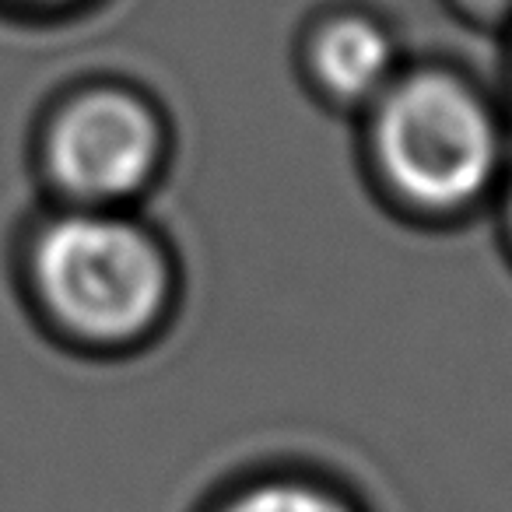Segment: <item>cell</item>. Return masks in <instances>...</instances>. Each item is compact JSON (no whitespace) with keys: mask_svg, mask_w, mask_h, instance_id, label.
Listing matches in <instances>:
<instances>
[{"mask_svg":"<svg viewBox=\"0 0 512 512\" xmlns=\"http://www.w3.org/2000/svg\"><path fill=\"white\" fill-rule=\"evenodd\" d=\"M376 155L393 190L428 207L474 200L502 155L488 106L449 74H418L386 92Z\"/></svg>","mask_w":512,"mask_h":512,"instance_id":"obj_2","label":"cell"},{"mask_svg":"<svg viewBox=\"0 0 512 512\" xmlns=\"http://www.w3.org/2000/svg\"><path fill=\"white\" fill-rule=\"evenodd\" d=\"M162 155V130L127 92H88L50 130V169L67 193L116 200L144 186Z\"/></svg>","mask_w":512,"mask_h":512,"instance_id":"obj_3","label":"cell"},{"mask_svg":"<svg viewBox=\"0 0 512 512\" xmlns=\"http://www.w3.org/2000/svg\"><path fill=\"white\" fill-rule=\"evenodd\" d=\"M313 64L320 81L341 99H365L390 78L393 43L376 22L341 18L316 39Z\"/></svg>","mask_w":512,"mask_h":512,"instance_id":"obj_5","label":"cell"},{"mask_svg":"<svg viewBox=\"0 0 512 512\" xmlns=\"http://www.w3.org/2000/svg\"><path fill=\"white\" fill-rule=\"evenodd\" d=\"M36 281L53 320L88 344L137 341L169 299L162 249L141 228L106 214H71L46 228Z\"/></svg>","mask_w":512,"mask_h":512,"instance_id":"obj_1","label":"cell"},{"mask_svg":"<svg viewBox=\"0 0 512 512\" xmlns=\"http://www.w3.org/2000/svg\"><path fill=\"white\" fill-rule=\"evenodd\" d=\"M197 512H376L362 491L330 470L267 463L221 481Z\"/></svg>","mask_w":512,"mask_h":512,"instance_id":"obj_4","label":"cell"}]
</instances>
